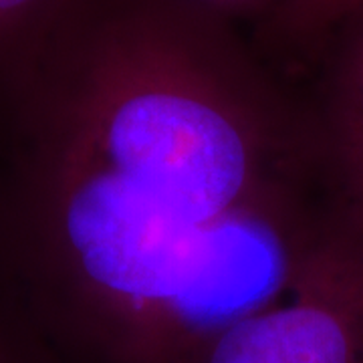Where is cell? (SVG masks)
Returning <instances> with one entry per match:
<instances>
[{
	"label": "cell",
	"instance_id": "1",
	"mask_svg": "<svg viewBox=\"0 0 363 363\" xmlns=\"http://www.w3.org/2000/svg\"><path fill=\"white\" fill-rule=\"evenodd\" d=\"M0 147V295L59 362L202 363L343 218L311 99L194 0H79Z\"/></svg>",
	"mask_w": 363,
	"mask_h": 363
},
{
	"label": "cell",
	"instance_id": "2",
	"mask_svg": "<svg viewBox=\"0 0 363 363\" xmlns=\"http://www.w3.org/2000/svg\"><path fill=\"white\" fill-rule=\"evenodd\" d=\"M202 363H363V230L341 218L295 293L224 331Z\"/></svg>",
	"mask_w": 363,
	"mask_h": 363
},
{
	"label": "cell",
	"instance_id": "3",
	"mask_svg": "<svg viewBox=\"0 0 363 363\" xmlns=\"http://www.w3.org/2000/svg\"><path fill=\"white\" fill-rule=\"evenodd\" d=\"M321 59L323 77L311 104L327 176L339 214L363 230V11L339 28Z\"/></svg>",
	"mask_w": 363,
	"mask_h": 363
},
{
	"label": "cell",
	"instance_id": "4",
	"mask_svg": "<svg viewBox=\"0 0 363 363\" xmlns=\"http://www.w3.org/2000/svg\"><path fill=\"white\" fill-rule=\"evenodd\" d=\"M363 0H277L255 26L252 43L286 75L289 67L319 61Z\"/></svg>",
	"mask_w": 363,
	"mask_h": 363
},
{
	"label": "cell",
	"instance_id": "5",
	"mask_svg": "<svg viewBox=\"0 0 363 363\" xmlns=\"http://www.w3.org/2000/svg\"><path fill=\"white\" fill-rule=\"evenodd\" d=\"M79 0H0V121Z\"/></svg>",
	"mask_w": 363,
	"mask_h": 363
},
{
	"label": "cell",
	"instance_id": "6",
	"mask_svg": "<svg viewBox=\"0 0 363 363\" xmlns=\"http://www.w3.org/2000/svg\"><path fill=\"white\" fill-rule=\"evenodd\" d=\"M0 363H59L23 313L0 295Z\"/></svg>",
	"mask_w": 363,
	"mask_h": 363
},
{
	"label": "cell",
	"instance_id": "7",
	"mask_svg": "<svg viewBox=\"0 0 363 363\" xmlns=\"http://www.w3.org/2000/svg\"><path fill=\"white\" fill-rule=\"evenodd\" d=\"M194 2H200L208 9L224 14L236 25L250 23L257 26L267 14L271 13L272 4L277 0H194Z\"/></svg>",
	"mask_w": 363,
	"mask_h": 363
},
{
	"label": "cell",
	"instance_id": "8",
	"mask_svg": "<svg viewBox=\"0 0 363 363\" xmlns=\"http://www.w3.org/2000/svg\"><path fill=\"white\" fill-rule=\"evenodd\" d=\"M2 164L4 162H2V147H0V182H2Z\"/></svg>",
	"mask_w": 363,
	"mask_h": 363
},
{
	"label": "cell",
	"instance_id": "9",
	"mask_svg": "<svg viewBox=\"0 0 363 363\" xmlns=\"http://www.w3.org/2000/svg\"><path fill=\"white\" fill-rule=\"evenodd\" d=\"M359 11H363V6H362V9H359Z\"/></svg>",
	"mask_w": 363,
	"mask_h": 363
}]
</instances>
